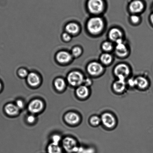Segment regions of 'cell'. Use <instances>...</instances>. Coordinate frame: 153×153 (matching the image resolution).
Returning <instances> with one entry per match:
<instances>
[{"label": "cell", "mask_w": 153, "mask_h": 153, "mask_svg": "<svg viewBox=\"0 0 153 153\" xmlns=\"http://www.w3.org/2000/svg\"><path fill=\"white\" fill-rule=\"evenodd\" d=\"M115 52L116 54L120 57H124L128 53V50L124 43L117 44L116 47Z\"/></svg>", "instance_id": "obj_18"}, {"label": "cell", "mask_w": 153, "mask_h": 153, "mask_svg": "<svg viewBox=\"0 0 153 153\" xmlns=\"http://www.w3.org/2000/svg\"><path fill=\"white\" fill-rule=\"evenodd\" d=\"M128 84L132 87L136 86L135 79H131L129 80L128 81Z\"/></svg>", "instance_id": "obj_33"}, {"label": "cell", "mask_w": 153, "mask_h": 153, "mask_svg": "<svg viewBox=\"0 0 153 153\" xmlns=\"http://www.w3.org/2000/svg\"><path fill=\"white\" fill-rule=\"evenodd\" d=\"M67 80L71 85L77 87L81 85L84 83V79L81 73L78 71H72L68 74Z\"/></svg>", "instance_id": "obj_2"}, {"label": "cell", "mask_w": 153, "mask_h": 153, "mask_svg": "<svg viewBox=\"0 0 153 153\" xmlns=\"http://www.w3.org/2000/svg\"><path fill=\"white\" fill-rule=\"evenodd\" d=\"M102 48L106 51H109L112 50V43L109 42H106L102 45Z\"/></svg>", "instance_id": "obj_26"}, {"label": "cell", "mask_w": 153, "mask_h": 153, "mask_svg": "<svg viewBox=\"0 0 153 153\" xmlns=\"http://www.w3.org/2000/svg\"><path fill=\"white\" fill-rule=\"evenodd\" d=\"M27 79L28 84L31 87H36L40 84V77L35 72H30L29 74L27 77Z\"/></svg>", "instance_id": "obj_10"}, {"label": "cell", "mask_w": 153, "mask_h": 153, "mask_svg": "<svg viewBox=\"0 0 153 153\" xmlns=\"http://www.w3.org/2000/svg\"><path fill=\"white\" fill-rule=\"evenodd\" d=\"M103 70V66L97 62H92L87 67V71L90 75H97L102 73Z\"/></svg>", "instance_id": "obj_9"}, {"label": "cell", "mask_w": 153, "mask_h": 153, "mask_svg": "<svg viewBox=\"0 0 153 153\" xmlns=\"http://www.w3.org/2000/svg\"><path fill=\"white\" fill-rule=\"evenodd\" d=\"M103 20L100 17L91 19L87 23V28L91 33L93 34L99 33L103 29Z\"/></svg>", "instance_id": "obj_1"}, {"label": "cell", "mask_w": 153, "mask_h": 153, "mask_svg": "<svg viewBox=\"0 0 153 153\" xmlns=\"http://www.w3.org/2000/svg\"><path fill=\"white\" fill-rule=\"evenodd\" d=\"M103 2L102 0H89L88 7L91 12L97 14L103 10Z\"/></svg>", "instance_id": "obj_4"}, {"label": "cell", "mask_w": 153, "mask_h": 153, "mask_svg": "<svg viewBox=\"0 0 153 153\" xmlns=\"http://www.w3.org/2000/svg\"><path fill=\"white\" fill-rule=\"evenodd\" d=\"M112 60V56L110 54L107 53L102 54L100 57L101 61L105 65H108L110 63Z\"/></svg>", "instance_id": "obj_22"}, {"label": "cell", "mask_w": 153, "mask_h": 153, "mask_svg": "<svg viewBox=\"0 0 153 153\" xmlns=\"http://www.w3.org/2000/svg\"><path fill=\"white\" fill-rule=\"evenodd\" d=\"M90 124L94 126H97L100 124L101 118L97 116H93L91 117L90 120Z\"/></svg>", "instance_id": "obj_23"}, {"label": "cell", "mask_w": 153, "mask_h": 153, "mask_svg": "<svg viewBox=\"0 0 153 153\" xmlns=\"http://www.w3.org/2000/svg\"><path fill=\"white\" fill-rule=\"evenodd\" d=\"M150 19H151V22H152V23L153 24V13L152 14H151V17H150Z\"/></svg>", "instance_id": "obj_34"}, {"label": "cell", "mask_w": 153, "mask_h": 153, "mask_svg": "<svg viewBox=\"0 0 153 153\" xmlns=\"http://www.w3.org/2000/svg\"><path fill=\"white\" fill-rule=\"evenodd\" d=\"M88 88L85 85H80L76 89V94L77 96L81 99H84L89 94Z\"/></svg>", "instance_id": "obj_16"}, {"label": "cell", "mask_w": 153, "mask_h": 153, "mask_svg": "<svg viewBox=\"0 0 153 153\" xmlns=\"http://www.w3.org/2000/svg\"><path fill=\"white\" fill-rule=\"evenodd\" d=\"M44 108V103L39 99H34L31 101L28 106V109L31 113L36 114L42 110Z\"/></svg>", "instance_id": "obj_6"}, {"label": "cell", "mask_w": 153, "mask_h": 153, "mask_svg": "<svg viewBox=\"0 0 153 153\" xmlns=\"http://www.w3.org/2000/svg\"><path fill=\"white\" fill-rule=\"evenodd\" d=\"M131 21L134 23H137L139 20V18L138 16L136 15H133L131 17Z\"/></svg>", "instance_id": "obj_31"}, {"label": "cell", "mask_w": 153, "mask_h": 153, "mask_svg": "<svg viewBox=\"0 0 153 153\" xmlns=\"http://www.w3.org/2000/svg\"><path fill=\"white\" fill-rule=\"evenodd\" d=\"M63 146L65 151L68 153L77 152L78 148L76 141L73 138L66 137L63 141Z\"/></svg>", "instance_id": "obj_3"}, {"label": "cell", "mask_w": 153, "mask_h": 153, "mask_svg": "<svg viewBox=\"0 0 153 153\" xmlns=\"http://www.w3.org/2000/svg\"><path fill=\"white\" fill-rule=\"evenodd\" d=\"M65 30L70 35H74L76 34L79 30V27L76 23H70L67 25Z\"/></svg>", "instance_id": "obj_17"}, {"label": "cell", "mask_w": 153, "mask_h": 153, "mask_svg": "<svg viewBox=\"0 0 153 153\" xmlns=\"http://www.w3.org/2000/svg\"><path fill=\"white\" fill-rule=\"evenodd\" d=\"M47 151L48 153H62V150L59 144L52 143L48 147Z\"/></svg>", "instance_id": "obj_20"}, {"label": "cell", "mask_w": 153, "mask_h": 153, "mask_svg": "<svg viewBox=\"0 0 153 153\" xmlns=\"http://www.w3.org/2000/svg\"><path fill=\"white\" fill-rule=\"evenodd\" d=\"M82 50L79 47H76L74 48L72 51V55L74 57H78L81 54Z\"/></svg>", "instance_id": "obj_24"}, {"label": "cell", "mask_w": 153, "mask_h": 153, "mask_svg": "<svg viewBox=\"0 0 153 153\" xmlns=\"http://www.w3.org/2000/svg\"><path fill=\"white\" fill-rule=\"evenodd\" d=\"M113 87L114 90L117 93H122L126 88L125 80L118 79L114 83Z\"/></svg>", "instance_id": "obj_13"}, {"label": "cell", "mask_w": 153, "mask_h": 153, "mask_svg": "<svg viewBox=\"0 0 153 153\" xmlns=\"http://www.w3.org/2000/svg\"><path fill=\"white\" fill-rule=\"evenodd\" d=\"M62 37L64 41L65 42H69L71 39V35L67 32L63 33L62 35Z\"/></svg>", "instance_id": "obj_29"}, {"label": "cell", "mask_w": 153, "mask_h": 153, "mask_svg": "<svg viewBox=\"0 0 153 153\" xmlns=\"http://www.w3.org/2000/svg\"><path fill=\"white\" fill-rule=\"evenodd\" d=\"M109 37L111 41L116 42L118 40L122 39L123 34L119 29L114 28L111 30L109 33Z\"/></svg>", "instance_id": "obj_15"}, {"label": "cell", "mask_w": 153, "mask_h": 153, "mask_svg": "<svg viewBox=\"0 0 153 153\" xmlns=\"http://www.w3.org/2000/svg\"><path fill=\"white\" fill-rule=\"evenodd\" d=\"M5 112L10 116H14L19 113V109L16 105L12 103H8L5 107Z\"/></svg>", "instance_id": "obj_14"}, {"label": "cell", "mask_w": 153, "mask_h": 153, "mask_svg": "<svg viewBox=\"0 0 153 153\" xmlns=\"http://www.w3.org/2000/svg\"><path fill=\"white\" fill-rule=\"evenodd\" d=\"M65 119L66 123L70 124L75 125L79 122L80 117L78 114L74 112H69L66 114Z\"/></svg>", "instance_id": "obj_11"}, {"label": "cell", "mask_w": 153, "mask_h": 153, "mask_svg": "<svg viewBox=\"0 0 153 153\" xmlns=\"http://www.w3.org/2000/svg\"><path fill=\"white\" fill-rule=\"evenodd\" d=\"M143 3L139 0H136L133 1L130 4L129 6L130 11L134 13L140 12L143 10Z\"/></svg>", "instance_id": "obj_12"}, {"label": "cell", "mask_w": 153, "mask_h": 153, "mask_svg": "<svg viewBox=\"0 0 153 153\" xmlns=\"http://www.w3.org/2000/svg\"><path fill=\"white\" fill-rule=\"evenodd\" d=\"M72 54L65 51H59L56 56V60L61 64L69 63L72 60Z\"/></svg>", "instance_id": "obj_8"}, {"label": "cell", "mask_w": 153, "mask_h": 153, "mask_svg": "<svg viewBox=\"0 0 153 153\" xmlns=\"http://www.w3.org/2000/svg\"><path fill=\"white\" fill-rule=\"evenodd\" d=\"M54 85L56 90L59 91H62L66 87V84L63 78H59L55 80Z\"/></svg>", "instance_id": "obj_21"}, {"label": "cell", "mask_w": 153, "mask_h": 153, "mask_svg": "<svg viewBox=\"0 0 153 153\" xmlns=\"http://www.w3.org/2000/svg\"><path fill=\"white\" fill-rule=\"evenodd\" d=\"M135 80L136 86L141 89H145L148 85V80L143 77H138Z\"/></svg>", "instance_id": "obj_19"}, {"label": "cell", "mask_w": 153, "mask_h": 153, "mask_svg": "<svg viewBox=\"0 0 153 153\" xmlns=\"http://www.w3.org/2000/svg\"><path fill=\"white\" fill-rule=\"evenodd\" d=\"M36 121V117L34 115H30L28 116L27 118V121L30 124H32Z\"/></svg>", "instance_id": "obj_30"}, {"label": "cell", "mask_w": 153, "mask_h": 153, "mask_svg": "<svg viewBox=\"0 0 153 153\" xmlns=\"http://www.w3.org/2000/svg\"><path fill=\"white\" fill-rule=\"evenodd\" d=\"M85 85L87 87H88V86H90L92 84L91 81L89 79H87L84 80V83Z\"/></svg>", "instance_id": "obj_32"}, {"label": "cell", "mask_w": 153, "mask_h": 153, "mask_svg": "<svg viewBox=\"0 0 153 153\" xmlns=\"http://www.w3.org/2000/svg\"><path fill=\"white\" fill-rule=\"evenodd\" d=\"M2 84H1V82H0V91L1 90V89H2Z\"/></svg>", "instance_id": "obj_35"}, {"label": "cell", "mask_w": 153, "mask_h": 153, "mask_svg": "<svg viewBox=\"0 0 153 153\" xmlns=\"http://www.w3.org/2000/svg\"><path fill=\"white\" fill-rule=\"evenodd\" d=\"M114 73L118 79L125 80L126 78L129 75L130 71L127 65L121 64L116 67Z\"/></svg>", "instance_id": "obj_5"}, {"label": "cell", "mask_w": 153, "mask_h": 153, "mask_svg": "<svg viewBox=\"0 0 153 153\" xmlns=\"http://www.w3.org/2000/svg\"><path fill=\"white\" fill-rule=\"evenodd\" d=\"M52 140L53 143L59 144V143L61 140V137L59 134H54L52 137Z\"/></svg>", "instance_id": "obj_27"}, {"label": "cell", "mask_w": 153, "mask_h": 153, "mask_svg": "<svg viewBox=\"0 0 153 153\" xmlns=\"http://www.w3.org/2000/svg\"><path fill=\"white\" fill-rule=\"evenodd\" d=\"M101 122L108 128H112L116 124L115 117L112 114L106 112L102 114L101 117Z\"/></svg>", "instance_id": "obj_7"}, {"label": "cell", "mask_w": 153, "mask_h": 153, "mask_svg": "<svg viewBox=\"0 0 153 153\" xmlns=\"http://www.w3.org/2000/svg\"><path fill=\"white\" fill-rule=\"evenodd\" d=\"M16 105L19 109H23L25 106L24 102L20 99L17 100L16 101Z\"/></svg>", "instance_id": "obj_28"}, {"label": "cell", "mask_w": 153, "mask_h": 153, "mask_svg": "<svg viewBox=\"0 0 153 153\" xmlns=\"http://www.w3.org/2000/svg\"><path fill=\"white\" fill-rule=\"evenodd\" d=\"M18 74L21 78H25L27 77L29 73L26 69L24 68H21L19 70Z\"/></svg>", "instance_id": "obj_25"}]
</instances>
